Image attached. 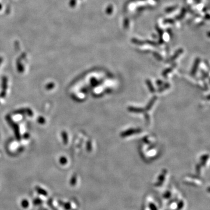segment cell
Listing matches in <instances>:
<instances>
[{
  "mask_svg": "<svg viewBox=\"0 0 210 210\" xmlns=\"http://www.w3.org/2000/svg\"><path fill=\"white\" fill-rule=\"evenodd\" d=\"M35 190H36V191L37 193H39V194L43 195V196H47L48 195L47 192L45 190H44V189H42L41 187H40L39 186H36L35 187Z\"/></svg>",
  "mask_w": 210,
  "mask_h": 210,
  "instance_id": "1",
  "label": "cell"
},
{
  "mask_svg": "<svg viewBox=\"0 0 210 210\" xmlns=\"http://www.w3.org/2000/svg\"><path fill=\"white\" fill-rule=\"evenodd\" d=\"M29 201L26 199L23 200L22 201V202H21V205H22V207L23 208H27L29 207Z\"/></svg>",
  "mask_w": 210,
  "mask_h": 210,
  "instance_id": "2",
  "label": "cell"
},
{
  "mask_svg": "<svg viewBox=\"0 0 210 210\" xmlns=\"http://www.w3.org/2000/svg\"><path fill=\"white\" fill-rule=\"evenodd\" d=\"M63 206H64V208H65L66 210H70L71 208V204H70V202H66V203H64V204H63Z\"/></svg>",
  "mask_w": 210,
  "mask_h": 210,
  "instance_id": "3",
  "label": "cell"
},
{
  "mask_svg": "<svg viewBox=\"0 0 210 210\" xmlns=\"http://www.w3.org/2000/svg\"><path fill=\"white\" fill-rule=\"evenodd\" d=\"M76 182V176H74L73 178H71V181H70V184L71 186H74L75 185Z\"/></svg>",
  "mask_w": 210,
  "mask_h": 210,
  "instance_id": "4",
  "label": "cell"
},
{
  "mask_svg": "<svg viewBox=\"0 0 210 210\" xmlns=\"http://www.w3.org/2000/svg\"><path fill=\"white\" fill-rule=\"evenodd\" d=\"M42 202H43V201H42V200H40V199H35L33 201V203L34 205H39L40 204H42Z\"/></svg>",
  "mask_w": 210,
  "mask_h": 210,
  "instance_id": "5",
  "label": "cell"
},
{
  "mask_svg": "<svg viewBox=\"0 0 210 210\" xmlns=\"http://www.w3.org/2000/svg\"><path fill=\"white\" fill-rule=\"evenodd\" d=\"M150 208H151V210H157L155 205L153 204H150Z\"/></svg>",
  "mask_w": 210,
  "mask_h": 210,
  "instance_id": "6",
  "label": "cell"
},
{
  "mask_svg": "<svg viewBox=\"0 0 210 210\" xmlns=\"http://www.w3.org/2000/svg\"><path fill=\"white\" fill-rule=\"evenodd\" d=\"M183 207V202L180 201L179 202V204H178V208L180 210V209H181V208H182Z\"/></svg>",
  "mask_w": 210,
  "mask_h": 210,
  "instance_id": "7",
  "label": "cell"
}]
</instances>
